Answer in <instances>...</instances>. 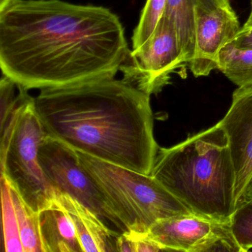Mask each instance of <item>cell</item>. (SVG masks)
I'll return each instance as SVG.
<instances>
[{"label": "cell", "instance_id": "ba28073f", "mask_svg": "<svg viewBox=\"0 0 252 252\" xmlns=\"http://www.w3.org/2000/svg\"><path fill=\"white\" fill-rule=\"evenodd\" d=\"M195 51L189 63L195 77L219 68L220 54L240 32V23L229 0H194Z\"/></svg>", "mask_w": 252, "mask_h": 252}, {"label": "cell", "instance_id": "e0dca14e", "mask_svg": "<svg viewBox=\"0 0 252 252\" xmlns=\"http://www.w3.org/2000/svg\"><path fill=\"white\" fill-rule=\"evenodd\" d=\"M167 0H147L132 35V50L141 48L153 34L166 9Z\"/></svg>", "mask_w": 252, "mask_h": 252}, {"label": "cell", "instance_id": "603a6c76", "mask_svg": "<svg viewBox=\"0 0 252 252\" xmlns=\"http://www.w3.org/2000/svg\"><path fill=\"white\" fill-rule=\"evenodd\" d=\"M252 198V177L251 178L250 181H249V184H248L247 188H246V192H245L244 195H243V199H242L241 202H240V205L245 200H249V199Z\"/></svg>", "mask_w": 252, "mask_h": 252}, {"label": "cell", "instance_id": "277c9868", "mask_svg": "<svg viewBox=\"0 0 252 252\" xmlns=\"http://www.w3.org/2000/svg\"><path fill=\"white\" fill-rule=\"evenodd\" d=\"M76 153L128 231L148 232L160 220L193 214L151 175Z\"/></svg>", "mask_w": 252, "mask_h": 252}, {"label": "cell", "instance_id": "3957f363", "mask_svg": "<svg viewBox=\"0 0 252 252\" xmlns=\"http://www.w3.org/2000/svg\"><path fill=\"white\" fill-rule=\"evenodd\" d=\"M152 176L194 215L229 222L235 210L236 175L219 124L156 155Z\"/></svg>", "mask_w": 252, "mask_h": 252}, {"label": "cell", "instance_id": "ffe728a7", "mask_svg": "<svg viewBox=\"0 0 252 252\" xmlns=\"http://www.w3.org/2000/svg\"><path fill=\"white\" fill-rule=\"evenodd\" d=\"M118 252H156L165 250L149 232L126 231L119 235L117 240Z\"/></svg>", "mask_w": 252, "mask_h": 252}, {"label": "cell", "instance_id": "7402d4cb", "mask_svg": "<svg viewBox=\"0 0 252 252\" xmlns=\"http://www.w3.org/2000/svg\"><path fill=\"white\" fill-rule=\"evenodd\" d=\"M229 45L237 49L252 50V27L241 28L238 34Z\"/></svg>", "mask_w": 252, "mask_h": 252}, {"label": "cell", "instance_id": "5b68a950", "mask_svg": "<svg viewBox=\"0 0 252 252\" xmlns=\"http://www.w3.org/2000/svg\"><path fill=\"white\" fill-rule=\"evenodd\" d=\"M46 132L34 106V97L21 89L17 106L1 125V175L36 212L50 206L56 192L39 160Z\"/></svg>", "mask_w": 252, "mask_h": 252}, {"label": "cell", "instance_id": "8992f818", "mask_svg": "<svg viewBox=\"0 0 252 252\" xmlns=\"http://www.w3.org/2000/svg\"><path fill=\"white\" fill-rule=\"evenodd\" d=\"M39 160L56 194H68L111 229L120 234L128 231L82 166L76 150L47 135L39 149Z\"/></svg>", "mask_w": 252, "mask_h": 252}, {"label": "cell", "instance_id": "7c38bea8", "mask_svg": "<svg viewBox=\"0 0 252 252\" xmlns=\"http://www.w3.org/2000/svg\"><path fill=\"white\" fill-rule=\"evenodd\" d=\"M44 252H83L73 221L57 198L39 212Z\"/></svg>", "mask_w": 252, "mask_h": 252}, {"label": "cell", "instance_id": "8fae6325", "mask_svg": "<svg viewBox=\"0 0 252 252\" xmlns=\"http://www.w3.org/2000/svg\"><path fill=\"white\" fill-rule=\"evenodd\" d=\"M56 198L73 221L84 252H118L120 233L111 229L92 211L68 194H57Z\"/></svg>", "mask_w": 252, "mask_h": 252}, {"label": "cell", "instance_id": "2e32d148", "mask_svg": "<svg viewBox=\"0 0 252 252\" xmlns=\"http://www.w3.org/2000/svg\"><path fill=\"white\" fill-rule=\"evenodd\" d=\"M3 247L5 252H24L17 214L11 196V187L5 177L1 175Z\"/></svg>", "mask_w": 252, "mask_h": 252}, {"label": "cell", "instance_id": "9a60e30c", "mask_svg": "<svg viewBox=\"0 0 252 252\" xmlns=\"http://www.w3.org/2000/svg\"><path fill=\"white\" fill-rule=\"evenodd\" d=\"M218 70L238 88L252 86V50L237 49L228 44L220 54Z\"/></svg>", "mask_w": 252, "mask_h": 252}, {"label": "cell", "instance_id": "d4e9b609", "mask_svg": "<svg viewBox=\"0 0 252 252\" xmlns=\"http://www.w3.org/2000/svg\"><path fill=\"white\" fill-rule=\"evenodd\" d=\"M11 0H0V10L3 9Z\"/></svg>", "mask_w": 252, "mask_h": 252}, {"label": "cell", "instance_id": "9c48e42d", "mask_svg": "<svg viewBox=\"0 0 252 252\" xmlns=\"http://www.w3.org/2000/svg\"><path fill=\"white\" fill-rule=\"evenodd\" d=\"M218 124L226 135L234 163L237 208L252 177V86L233 93L231 106Z\"/></svg>", "mask_w": 252, "mask_h": 252}, {"label": "cell", "instance_id": "44dd1931", "mask_svg": "<svg viewBox=\"0 0 252 252\" xmlns=\"http://www.w3.org/2000/svg\"><path fill=\"white\" fill-rule=\"evenodd\" d=\"M17 85L10 78L2 75L0 81L1 101V125H3L17 105L18 94H16Z\"/></svg>", "mask_w": 252, "mask_h": 252}, {"label": "cell", "instance_id": "6da1fadb", "mask_svg": "<svg viewBox=\"0 0 252 252\" xmlns=\"http://www.w3.org/2000/svg\"><path fill=\"white\" fill-rule=\"evenodd\" d=\"M108 8L62 0H11L0 10V67L26 89L116 76L131 55Z\"/></svg>", "mask_w": 252, "mask_h": 252}, {"label": "cell", "instance_id": "5bb4252c", "mask_svg": "<svg viewBox=\"0 0 252 252\" xmlns=\"http://www.w3.org/2000/svg\"><path fill=\"white\" fill-rule=\"evenodd\" d=\"M11 191L24 252H44L39 212L29 206L12 187Z\"/></svg>", "mask_w": 252, "mask_h": 252}, {"label": "cell", "instance_id": "52a82bcc", "mask_svg": "<svg viewBox=\"0 0 252 252\" xmlns=\"http://www.w3.org/2000/svg\"><path fill=\"white\" fill-rule=\"evenodd\" d=\"M186 64L179 39L172 23L163 17L150 39L130 57L120 71L123 78L146 94H158L171 74Z\"/></svg>", "mask_w": 252, "mask_h": 252}, {"label": "cell", "instance_id": "d6986e66", "mask_svg": "<svg viewBox=\"0 0 252 252\" xmlns=\"http://www.w3.org/2000/svg\"><path fill=\"white\" fill-rule=\"evenodd\" d=\"M243 252L233 235L229 222H218L213 232L196 252Z\"/></svg>", "mask_w": 252, "mask_h": 252}, {"label": "cell", "instance_id": "4fadbf2b", "mask_svg": "<svg viewBox=\"0 0 252 252\" xmlns=\"http://www.w3.org/2000/svg\"><path fill=\"white\" fill-rule=\"evenodd\" d=\"M194 0H167L163 17L175 28L186 63L192 60L195 51Z\"/></svg>", "mask_w": 252, "mask_h": 252}, {"label": "cell", "instance_id": "30bf717a", "mask_svg": "<svg viewBox=\"0 0 252 252\" xmlns=\"http://www.w3.org/2000/svg\"><path fill=\"white\" fill-rule=\"evenodd\" d=\"M217 222L191 214L160 220L149 234L166 251L196 252L213 232Z\"/></svg>", "mask_w": 252, "mask_h": 252}, {"label": "cell", "instance_id": "ac0fdd59", "mask_svg": "<svg viewBox=\"0 0 252 252\" xmlns=\"http://www.w3.org/2000/svg\"><path fill=\"white\" fill-rule=\"evenodd\" d=\"M230 227L243 252L252 249V198L239 205L230 218Z\"/></svg>", "mask_w": 252, "mask_h": 252}, {"label": "cell", "instance_id": "7a4b0ae2", "mask_svg": "<svg viewBox=\"0 0 252 252\" xmlns=\"http://www.w3.org/2000/svg\"><path fill=\"white\" fill-rule=\"evenodd\" d=\"M150 96L106 76L44 88L34 106L48 136L76 151L150 175L159 150Z\"/></svg>", "mask_w": 252, "mask_h": 252}, {"label": "cell", "instance_id": "cb8c5ba5", "mask_svg": "<svg viewBox=\"0 0 252 252\" xmlns=\"http://www.w3.org/2000/svg\"><path fill=\"white\" fill-rule=\"evenodd\" d=\"M252 10H251L250 15L248 18L247 21L245 23L243 28H252Z\"/></svg>", "mask_w": 252, "mask_h": 252}]
</instances>
